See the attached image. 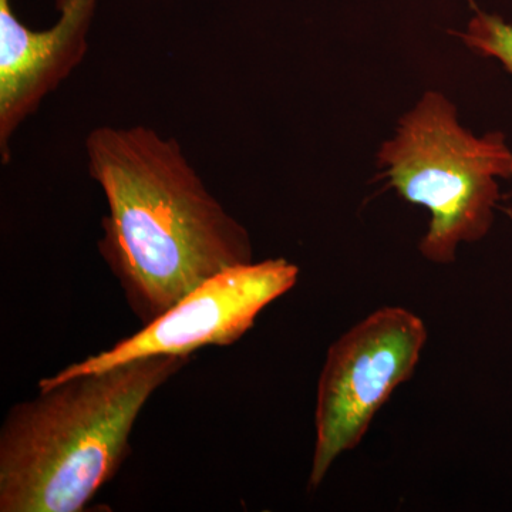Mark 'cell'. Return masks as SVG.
<instances>
[{"mask_svg": "<svg viewBox=\"0 0 512 512\" xmlns=\"http://www.w3.org/2000/svg\"><path fill=\"white\" fill-rule=\"evenodd\" d=\"M107 202L97 248L143 325L212 276L254 262L248 229L208 190L180 143L143 126L84 140Z\"/></svg>", "mask_w": 512, "mask_h": 512, "instance_id": "obj_1", "label": "cell"}, {"mask_svg": "<svg viewBox=\"0 0 512 512\" xmlns=\"http://www.w3.org/2000/svg\"><path fill=\"white\" fill-rule=\"evenodd\" d=\"M190 356H153L39 387L0 429V512H80L119 473L134 424Z\"/></svg>", "mask_w": 512, "mask_h": 512, "instance_id": "obj_2", "label": "cell"}, {"mask_svg": "<svg viewBox=\"0 0 512 512\" xmlns=\"http://www.w3.org/2000/svg\"><path fill=\"white\" fill-rule=\"evenodd\" d=\"M383 177L404 200L431 212L420 241L424 258L450 264L460 242L490 232L500 198V178L512 177V151L503 133L474 136L441 93L427 92L380 147Z\"/></svg>", "mask_w": 512, "mask_h": 512, "instance_id": "obj_3", "label": "cell"}, {"mask_svg": "<svg viewBox=\"0 0 512 512\" xmlns=\"http://www.w3.org/2000/svg\"><path fill=\"white\" fill-rule=\"evenodd\" d=\"M426 342L419 316L387 306L330 346L316 397L312 490L343 453L359 446L375 414L412 377Z\"/></svg>", "mask_w": 512, "mask_h": 512, "instance_id": "obj_4", "label": "cell"}, {"mask_svg": "<svg viewBox=\"0 0 512 512\" xmlns=\"http://www.w3.org/2000/svg\"><path fill=\"white\" fill-rule=\"evenodd\" d=\"M299 268L284 258L234 266L212 276L134 335L45 377L37 387L99 373L153 356H191L207 346H228L254 326L269 303L291 291Z\"/></svg>", "mask_w": 512, "mask_h": 512, "instance_id": "obj_5", "label": "cell"}, {"mask_svg": "<svg viewBox=\"0 0 512 512\" xmlns=\"http://www.w3.org/2000/svg\"><path fill=\"white\" fill-rule=\"evenodd\" d=\"M100 0H56L52 28L20 22L12 0H0V157L9 164L10 141L83 62Z\"/></svg>", "mask_w": 512, "mask_h": 512, "instance_id": "obj_6", "label": "cell"}, {"mask_svg": "<svg viewBox=\"0 0 512 512\" xmlns=\"http://www.w3.org/2000/svg\"><path fill=\"white\" fill-rule=\"evenodd\" d=\"M473 52L494 57L512 74V25L497 15L476 10L467 30L456 33Z\"/></svg>", "mask_w": 512, "mask_h": 512, "instance_id": "obj_7", "label": "cell"}]
</instances>
